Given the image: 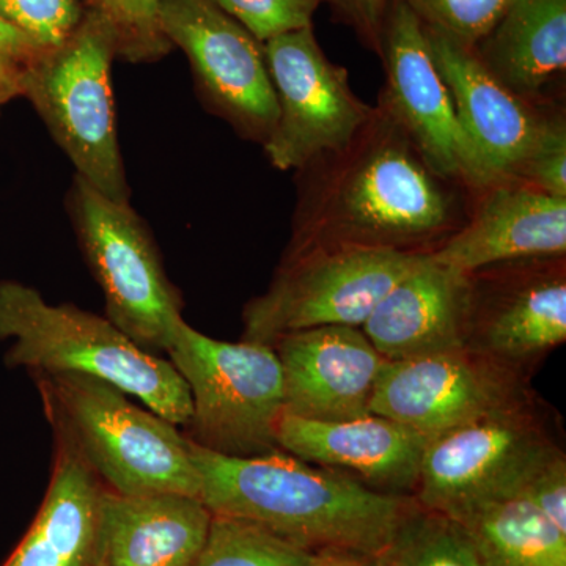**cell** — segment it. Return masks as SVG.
<instances>
[{
	"label": "cell",
	"instance_id": "6da1fadb",
	"mask_svg": "<svg viewBox=\"0 0 566 566\" xmlns=\"http://www.w3.org/2000/svg\"><path fill=\"white\" fill-rule=\"evenodd\" d=\"M301 172L308 174L285 252L331 244L431 252L463 226L444 178L378 107L348 147Z\"/></svg>",
	"mask_w": 566,
	"mask_h": 566
},
{
	"label": "cell",
	"instance_id": "7a4b0ae2",
	"mask_svg": "<svg viewBox=\"0 0 566 566\" xmlns=\"http://www.w3.org/2000/svg\"><path fill=\"white\" fill-rule=\"evenodd\" d=\"M191 452L212 515L249 521L319 557L378 556L416 504L282 450L238 458L191 442Z\"/></svg>",
	"mask_w": 566,
	"mask_h": 566
},
{
	"label": "cell",
	"instance_id": "3957f363",
	"mask_svg": "<svg viewBox=\"0 0 566 566\" xmlns=\"http://www.w3.org/2000/svg\"><path fill=\"white\" fill-rule=\"evenodd\" d=\"M0 340H11V367L91 376L132 395L177 427L185 428L191 419V395L174 364L142 348L106 316L50 304L32 286L3 281Z\"/></svg>",
	"mask_w": 566,
	"mask_h": 566
},
{
	"label": "cell",
	"instance_id": "277c9868",
	"mask_svg": "<svg viewBox=\"0 0 566 566\" xmlns=\"http://www.w3.org/2000/svg\"><path fill=\"white\" fill-rule=\"evenodd\" d=\"M33 375L55 436L73 446L106 490L199 497L191 441L180 427L133 403L129 395L102 379Z\"/></svg>",
	"mask_w": 566,
	"mask_h": 566
},
{
	"label": "cell",
	"instance_id": "5b68a950",
	"mask_svg": "<svg viewBox=\"0 0 566 566\" xmlns=\"http://www.w3.org/2000/svg\"><path fill=\"white\" fill-rule=\"evenodd\" d=\"M558 452H564L562 417L534 390L431 438L412 495L424 509L460 521L515 497Z\"/></svg>",
	"mask_w": 566,
	"mask_h": 566
},
{
	"label": "cell",
	"instance_id": "8992f818",
	"mask_svg": "<svg viewBox=\"0 0 566 566\" xmlns=\"http://www.w3.org/2000/svg\"><path fill=\"white\" fill-rule=\"evenodd\" d=\"M167 354L191 395L189 441L226 457L281 450L275 434L285 401L273 346L216 340L182 319Z\"/></svg>",
	"mask_w": 566,
	"mask_h": 566
},
{
	"label": "cell",
	"instance_id": "52a82bcc",
	"mask_svg": "<svg viewBox=\"0 0 566 566\" xmlns=\"http://www.w3.org/2000/svg\"><path fill=\"white\" fill-rule=\"evenodd\" d=\"M115 55L107 22L95 9L85 11L66 43L48 52L22 80V96L46 123L77 177L109 199L129 202L111 82Z\"/></svg>",
	"mask_w": 566,
	"mask_h": 566
},
{
	"label": "cell",
	"instance_id": "ba28073f",
	"mask_svg": "<svg viewBox=\"0 0 566 566\" xmlns=\"http://www.w3.org/2000/svg\"><path fill=\"white\" fill-rule=\"evenodd\" d=\"M422 253L346 244L285 252L266 292L244 307L243 340L273 345L296 331L363 327Z\"/></svg>",
	"mask_w": 566,
	"mask_h": 566
},
{
	"label": "cell",
	"instance_id": "9c48e42d",
	"mask_svg": "<svg viewBox=\"0 0 566 566\" xmlns=\"http://www.w3.org/2000/svg\"><path fill=\"white\" fill-rule=\"evenodd\" d=\"M69 210L106 318L142 348L167 352L182 323L181 300L145 223L129 202L109 199L77 175Z\"/></svg>",
	"mask_w": 566,
	"mask_h": 566
},
{
	"label": "cell",
	"instance_id": "30bf717a",
	"mask_svg": "<svg viewBox=\"0 0 566 566\" xmlns=\"http://www.w3.org/2000/svg\"><path fill=\"white\" fill-rule=\"evenodd\" d=\"M264 59L277 102V122L263 148L279 170H303L349 144L375 117L357 98L348 70L324 54L314 29L264 41Z\"/></svg>",
	"mask_w": 566,
	"mask_h": 566
},
{
	"label": "cell",
	"instance_id": "8fae6325",
	"mask_svg": "<svg viewBox=\"0 0 566 566\" xmlns=\"http://www.w3.org/2000/svg\"><path fill=\"white\" fill-rule=\"evenodd\" d=\"M379 55L386 84L378 109L403 132L430 169L476 191L494 185L436 69L423 24L405 0L390 2Z\"/></svg>",
	"mask_w": 566,
	"mask_h": 566
},
{
	"label": "cell",
	"instance_id": "7c38bea8",
	"mask_svg": "<svg viewBox=\"0 0 566 566\" xmlns=\"http://www.w3.org/2000/svg\"><path fill=\"white\" fill-rule=\"evenodd\" d=\"M159 24L188 55L208 106L245 139L263 145L277 122L263 43L214 0H163Z\"/></svg>",
	"mask_w": 566,
	"mask_h": 566
},
{
	"label": "cell",
	"instance_id": "4fadbf2b",
	"mask_svg": "<svg viewBox=\"0 0 566 566\" xmlns=\"http://www.w3.org/2000/svg\"><path fill=\"white\" fill-rule=\"evenodd\" d=\"M471 279L464 348L534 375L566 342L565 256L494 264Z\"/></svg>",
	"mask_w": 566,
	"mask_h": 566
},
{
	"label": "cell",
	"instance_id": "5bb4252c",
	"mask_svg": "<svg viewBox=\"0 0 566 566\" xmlns=\"http://www.w3.org/2000/svg\"><path fill=\"white\" fill-rule=\"evenodd\" d=\"M531 392V375L463 348L386 360L370 412L431 439Z\"/></svg>",
	"mask_w": 566,
	"mask_h": 566
},
{
	"label": "cell",
	"instance_id": "9a60e30c",
	"mask_svg": "<svg viewBox=\"0 0 566 566\" xmlns=\"http://www.w3.org/2000/svg\"><path fill=\"white\" fill-rule=\"evenodd\" d=\"M271 346L282 367L285 415L323 422L371 415L386 359L360 327L296 331Z\"/></svg>",
	"mask_w": 566,
	"mask_h": 566
},
{
	"label": "cell",
	"instance_id": "2e32d148",
	"mask_svg": "<svg viewBox=\"0 0 566 566\" xmlns=\"http://www.w3.org/2000/svg\"><path fill=\"white\" fill-rule=\"evenodd\" d=\"M424 33L458 118L494 181H516L549 115L495 80L474 48L433 29L424 28Z\"/></svg>",
	"mask_w": 566,
	"mask_h": 566
},
{
	"label": "cell",
	"instance_id": "e0dca14e",
	"mask_svg": "<svg viewBox=\"0 0 566 566\" xmlns=\"http://www.w3.org/2000/svg\"><path fill=\"white\" fill-rule=\"evenodd\" d=\"M474 214L428 252L436 262L465 274L517 260L566 253V197L551 196L520 181L483 189Z\"/></svg>",
	"mask_w": 566,
	"mask_h": 566
},
{
	"label": "cell",
	"instance_id": "ac0fdd59",
	"mask_svg": "<svg viewBox=\"0 0 566 566\" xmlns=\"http://www.w3.org/2000/svg\"><path fill=\"white\" fill-rule=\"evenodd\" d=\"M279 449L305 463L335 469L389 494H415L430 438L387 417L323 422L283 415Z\"/></svg>",
	"mask_w": 566,
	"mask_h": 566
},
{
	"label": "cell",
	"instance_id": "d6986e66",
	"mask_svg": "<svg viewBox=\"0 0 566 566\" xmlns=\"http://www.w3.org/2000/svg\"><path fill=\"white\" fill-rule=\"evenodd\" d=\"M471 296V274L423 252L360 329L386 360L458 352L465 346Z\"/></svg>",
	"mask_w": 566,
	"mask_h": 566
},
{
	"label": "cell",
	"instance_id": "ffe728a7",
	"mask_svg": "<svg viewBox=\"0 0 566 566\" xmlns=\"http://www.w3.org/2000/svg\"><path fill=\"white\" fill-rule=\"evenodd\" d=\"M212 513L193 495L104 490L99 538L106 566H189L202 551Z\"/></svg>",
	"mask_w": 566,
	"mask_h": 566
},
{
	"label": "cell",
	"instance_id": "44dd1931",
	"mask_svg": "<svg viewBox=\"0 0 566 566\" xmlns=\"http://www.w3.org/2000/svg\"><path fill=\"white\" fill-rule=\"evenodd\" d=\"M103 483L61 436L50 488L31 531L6 566H102Z\"/></svg>",
	"mask_w": 566,
	"mask_h": 566
},
{
	"label": "cell",
	"instance_id": "7402d4cb",
	"mask_svg": "<svg viewBox=\"0 0 566 566\" xmlns=\"http://www.w3.org/2000/svg\"><path fill=\"white\" fill-rule=\"evenodd\" d=\"M474 51L495 80L535 103L565 74L566 0H510Z\"/></svg>",
	"mask_w": 566,
	"mask_h": 566
},
{
	"label": "cell",
	"instance_id": "603a6c76",
	"mask_svg": "<svg viewBox=\"0 0 566 566\" xmlns=\"http://www.w3.org/2000/svg\"><path fill=\"white\" fill-rule=\"evenodd\" d=\"M460 523L486 566H566L565 532L524 499L494 502Z\"/></svg>",
	"mask_w": 566,
	"mask_h": 566
},
{
	"label": "cell",
	"instance_id": "cb8c5ba5",
	"mask_svg": "<svg viewBox=\"0 0 566 566\" xmlns=\"http://www.w3.org/2000/svg\"><path fill=\"white\" fill-rule=\"evenodd\" d=\"M375 562L376 566H486L463 523L417 501Z\"/></svg>",
	"mask_w": 566,
	"mask_h": 566
},
{
	"label": "cell",
	"instance_id": "d4e9b609",
	"mask_svg": "<svg viewBox=\"0 0 566 566\" xmlns=\"http://www.w3.org/2000/svg\"><path fill=\"white\" fill-rule=\"evenodd\" d=\"M322 560L249 521L212 515L207 542L189 566H316Z\"/></svg>",
	"mask_w": 566,
	"mask_h": 566
},
{
	"label": "cell",
	"instance_id": "484cf974",
	"mask_svg": "<svg viewBox=\"0 0 566 566\" xmlns=\"http://www.w3.org/2000/svg\"><path fill=\"white\" fill-rule=\"evenodd\" d=\"M114 39L115 54L133 63L163 59L172 43L159 24L163 0H92Z\"/></svg>",
	"mask_w": 566,
	"mask_h": 566
},
{
	"label": "cell",
	"instance_id": "4316f807",
	"mask_svg": "<svg viewBox=\"0 0 566 566\" xmlns=\"http://www.w3.org/2000/svg\"><path fill=\"white\" fill-rule=\"evenodd\" d=\"M424 28L474 48L493 29L510 0H405Z\"/></svg>",
	"mask_w": 566,
	"mask_h": 566
},
{
	"label": "cell",
	"instance_id": "83f0119b",
	"mask_svg": "<svg viewBox=\"0 0 566 566\" xmlns=\"http://www.w3.org/2000/svg\"><path fill=\"white\" fill-rule=\"evenodd\" d=\"M84 13L81 0H0V14L46 50L66 43Z\"/></svg>",
	"mask_w": 566,
	"mask_h": 566
},
{
	"label": "cell",
	"instance_id": "f1b7e54d",
	"mask_svg": "<svg viewBox=\"0 0 566 566\" xmlns=\"http://www.w3.org/2000/svg\"><path fill=\"white\" fill-rule=\"evenodd\" d=\"M260 43L311 28L322 0H214Z\"/></svg>",
	"mask_w": 566,
	"mask_h": 566
},
{
	"label": "cell",
	"instance_id": "f546056e",
	"mask_svg": "<svg viewBox=\"0 0 566 566\" xmlns=\"http://www.w3.org/2000/svg\"><path fill=\"white\" fill-rule=\"evenodd\" d=\"M516 181L551 196L566 197V125L562 115H549Z\"/></svg>",
	"mask_w": 566,
	"mask_h": 566
},
{
	"label": "cell",
	"instance_id": "4dcf8cb0",
	"mask_svg": "<svg viewBox=\"0 0 566 566\" xmlns=\"http://www.w3.org/2000/svg\"><path fill=\"white\" fill-rule=\"evenodd\" d=\"M515 497L524 499L566 534V455L558 452L528 476Z\"/></svg>",
	"mask_w": 566,
	"mask_h": 566
},
{
	"label": "cell",
	"instance_id": "1f68e13d",
	"mask_svg": "<svg viewBox=\"0 0 566 566\" xmlns=\"http://www.w3.org/2000/svg\"><path fill=\"white\" fill-rule=\"evenodd\" d=\"M329 3L338 20L345 22L359 39L379 55L387 11L392 0H322Z\"/></svg>",
	"mask_w": 566,
	"mask_h": 566
},
{
	"label": "cell",
	"instance_id": "d6a6232c",
	"mask_svg": "<svg viewBox=\"0 0 566 566\" xmlns=\"http://www.w3.org/2000/svg\"><path fill=\"white\" fill-rule=\"evenodd\" d=\"M50 51L0 14V66L14 74L21 84Z\"/></svg>",
	"mask_w": 566,
	"mask_h": 566
},
{
	"label": "cell",
	"instance_id": "836d02e7",
	"mask_svg": "<svg viewBox=\"0 0 566 566\" xmlns=\"http://www.w3.org/2000/svg\"><path fill=\"white\" fill-rule=\"evenodd\" d=\"M22 96V84L14 74L0 66V111L11 99Z\"/></svg>",
	"mask_w": 566,
	"mask_h": 566
},
{
	"label": "cell",
	"instance_id": "e575fe53",
	"mask_svg": "<svg viewBox=\"0 0 566 566\" xmlns=\"http://www.w3.org/2000/svg\"><path fill=\"white\" fill-rule=\"evenodd\" d=\"M316 566H376L375 557L326 556Z\"/></svg>",
	"mask_w": 566,
	"mask_h": 566
},
{
	"label": "cell",
	"instance_id": "d590c367",
	"mask_svg": "<svg viewBox=\"0 0 566 566\" xmlns=\"http://www.w3.org/2000/svg\"><path fill=\"white\" fill-rule=\"evenodd\" d=\"M102 566H106V565H102Z\"/></svg>",
	"mask_w": 566,
	"mask_h": 566
}]
</instances>
